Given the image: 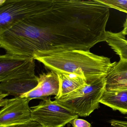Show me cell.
Segmentation results:
<instances>
[{
	"instance_id": "cell-1",
	"label": "cell",
	"mask_w": 127,
	"mask_h": 127,
	"mask_svg": "<svg viewBox=\"0 0 127 127\" xmlns=\"http://www.w3.org/2000/svg\"><path fill=\"white\" fill-rule=\"evenodd\" d=\"M110 8L98 0H36L26 15L0 28L8 54L90 51L105 42Z\"/></svg>"
},
{
	"instance_id": "cell-2",
	"label": "cell",
	"mask_w": 127,
	"mask_h": 127,
	"mask_svg": "<svg viewBox=\"0 0 127 127\" xmlns=\"http://www.w3.org/2000/svg\"><path fill=\"white\" fill-rule=\"evenodd\" d=\"M33 57L51 71L84 75L87 81L106 76L117 63L107 57L79 50L36 52Z\"/></svg>"
},
{
	"instance_id": "cell-3",
	"label": "cell",
	"mask_w": 127,
	"mask_h": 127,
	"mask_svg": "<svg viewBox=\"0 0 127 127\" xmlns=\"http://www.w3.org/2000/svg\"><path fill=\"white\" fill-rule=\"evenodd\" d=\"M106 76L87 81L84 86L55 101L79 116H88L99 107V101L106 89Z\"/></svg>"
},
{
	"instance_id": "cell-4",
	"label": "cell",
	"mask_w": 127,
	"mask_h": 127,
	"mask_svg": "<svg viewBox=\"0 0 127 127\" xmlns=\"http://www.w3.org/2000/svg\"><path fill=\"white\" fill-rule=\"evenodd\" d=\"M31 108L32 119L43 127H63L79 117L69 109L51 101L50 97Z\"/></svg>"
},
{
	"instance_id": "cell-5",
	"label": "cell",
	"mask_w": 127,
	"mask_h": 127,
	"mask_svg": "<svg viewBox=\"0 0 127 127\" xmlns=\"http://www.w3.org/2000/svg\"><path fill=\"white\" fill-rule=\"evenodd\" d=\"M32 56L6 54L0 56V82L32 77L35 74Z\"/></svg>"
},
{
	"instance_id": "cell-6",
	"label": "cell",
	"mask_w": 127,
	"mask_h": 127,
	"mask_svg": "<svg viewBox=\"0 0 127 127\" xmlns=\"http://www.w3.org/2000/svg\"><path fill=\"white\" fill-rule=\"evenodd\" d=\"M30 100L21 96L11 99H0V127L24 123L32 119V110L29 106Z\"/></svg>"
},
{
	"instance_id": "cell-7",
	"label": "cell",
	"mask_w": 127,
	"mask_h": 127,
	"mask_svg": "<svg viewBox=\"0 0 127 127\" xmlns=\"http://www.w3.org/2000/svg\"><path fill=\"white\" fill-rule=\"evenodd\" d=\"M39 84L37 76L0 82V94L19 96L34 89Z\"/></svg>"
},
{
	"instance_id": "cell-8",
	"label": "cell",
	"mask_w": 127,
	"mask_h": 127,
	"mask_svg": "<svg viewBox=\"0 0 127 127\" xmlns=\"http://www.w3.org/2000/svg\"><path fill=\"white\" fill-rule=\"evenodd\" d=\"M106 89L123 90L127 85V61L117 63L106 76Z\"/></svg>"
},
{
	"instance_id": "cell-9",
	"label": "cell",
	"mask_w": 127,
	"mask_h": 127,
	"mask_svg": "<svg viewBox=\"0 0 127 127\" xmlns=\"http://www.w3.org/2000/svg\"><path fill=\"white\" fill-rule=\"evenodd\" d=\"M113 109L127 114V90H106L99 101Z\"/></svg>"
},
{
	"instance_id": "cell-10",
	"label": "cell",
	"mask_w": 127,
	"mask_h": 127,
	"mask_svg": "<svg viewBox=\"0 0 127 127\" xmlns=\"http://www.w3.org/2000/svg\"><path fill=\"white\" fill-rule=\"evenodd\" d=\"M60 82V89L55 99L69 94L84 86L87 81L84 75L75 73H56Z\"/></svg>"
},
{
	"instance_id": "cell-11",
	"label": "cell",
	"mask_w": 127,
	"mask_h": 127,
	"mask_svg": "<svg viewBox=\"0 0 127 127\" xmlns=\"http://www.w3.org/2000/svg\"><path fill=\"white\" fill-rule=\"evenodd\" d=\"M105 42L119 56L120 61H127V38L121 32L106 31Z\"/></svg>"
},
{
	"instance_id": "cell-12",
	"label": "cell",
	"mask_w": 127,
	"mask_h": 127,
	"mask_svg": "<svg viewBox=\"0 0 127 127\" xmlns=\"http://www.w3.org/2000/svg\"><path fill=\"white\" fill-rule=\"evenodd\" d=\"M44 96L58 95L60 89V82L58 74L53 71L41 74L39 84Z\"/></svg>"
},
{
	"instance_id": "cell-13",
	"label": "cell",
	"mask_w": 127,
	"mask_h": 127,
	"mask_svg": "<svg viewBox=\"0 0 127 127\" xmlns=\"http://www.w3.org/2000/svg\"><path fill=\"white\" fill-rule=\"evenodd\" d=\"M99 2L108 6L110 8L127 14V0H98Z\"/></svg>"
},
{
	"instance_id": "cell-14",
	"label": "cell",
	"mask_w": 127,
	"mask_h": 127,
	"mask_svg": "<svg viewBox=\"0 0 127 127\" xmlns=\"http://www.w3.org/2000/svg\"><path fill=\"white\" fill-rule=\"evenodd\" d=\"M22 96L29 99L30 100L34 99H40L44 100L48 97L44 96L39 85L35 88Z\"/></svg>"
},
{
	"instance_id": "cell-15",
	"label": "cell",
	"mask_w": 127,
	"mask_h": 127,
	"mask_svg": "<svg viewBox=\"0 0 127 127\" xmlns=\"http://www.w3.org/2000/svg\"><path fill=\"white\" fill-rule=\"evenodd\" d=\"M6 127H43L40 123L34 120L24 123L12 125Z\"/></svg>"
},
{
	"instance_id": "cell-16",
	"label": "cell",
	"mask_w": 127,
	"mask_h": 127,
	"mask_svg": "<svg viewBox=\"0 0 127 127\" xmlns=\"http://www.w3.org/2000/svg\"><path fill=\"white\" fill-rule=\"evenodd\" d=\"M73 127H91L90 123L84 120L76 118L69 123Z\"/></svg>"
},
{
	"instance_id": "cell-17",
	"label": "cell",
	"mask_w": 127,
	"mask_h": 127,
	"mask_svg": "<svg viewBox=\"0 0 127 127\" xmlns=\"http://www.w3.org/2000/svg\"><path fill=\"white\" fill-rule=\"evenodd\" d=\"M111 126L113 127H127V121L112 119L109 121Z\"/></svg>"
},
{
	"instance_id": "cell-18",
	"label": "cell",
	"mask_w": 127,
	"mask_h": 127,
	"mask_svg": "<svg viewBox=\"0 0 127 127\" xmlns=\"http://www.w3.org/2000/svg\"><path fill=\"white\" fill-rule=\"evenodd\" d=\"M121 32L123 35H127V16L123 24V29Z\"/></svg>"
},
{
	"instance_id": "cell-19",
	"label": "cell",
	"mask_w": 127,
	"mask_h": 127,
	"mask_svg": "<svg viewBox=\"0 0 127 127\" xmlns=\"http://www.w3.org/2000/svg\"><path fill=\"white\" fill-rule=\"evenodd\" d=\"M125 118L126 119H127V116L125 117Z\"/></svg>"
}]
</instances>
